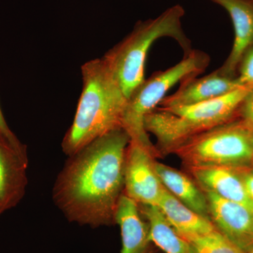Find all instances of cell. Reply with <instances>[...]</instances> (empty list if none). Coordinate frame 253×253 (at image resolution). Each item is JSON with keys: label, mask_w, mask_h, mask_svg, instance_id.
<instances>
[{"label": "cell", "mask_w": 253, "mask_h": 253, "mask_svg": "<svg viewBox=\"0 0 253 253\" xmlns=\"http://www.w3.org/2000/svg\"><path fill=\"white\" fill-rule=\"evenodd\" d=\"M129 141L124 129H116L71 156L54 190L55 202L68 219L94 227L114 222Z\"/></svg>", "instance_id": "obj_1"}, {"label": "cell", "mask_w": 253, "mask_h": 253, "mask_svg": "<svg viewBox=\"0 0 253 253\" xmlns=\"http://www.w3.org/2000/svg\"><path fill=\"white\" fill-rule=\"evenodd\" d=\"M83 91L72 126L62 143L65 154L72 156L98 138L118 129L127 97L104 60L96 59L81 68Z\"/></svg>", "instance_id": "obj_2"}, {"label": "cell", "mask_w": 253, "mask_h": 253, "mask_svg": "<svg viewBox=\"0 0 253 253\" xmlns=\"http://www.w3.org/2000/svg\"><path fill=\"white\" fill-rule=\"evenodd\" d=\"M253 89L240 87L217 99L172 108H156L144 119V128L156 138L160 154H172L195 135L233 121Z\"/></svg>", "instance_id": "obj_3"}, {"label": "cell", "mask_w": 253, "mask_h": 253, "mask_svg": "<svg viewBox=\"0 0 253 253\" xmlns=\"http://www.w3.org/2000/svg\"><path fill=\"white\" fill-rule=\"evenodd\" d=\"M184 14V8L176 4L156 18L138 23L130 34L102 58L126 97L144 81L146 58L155 42L168 37L177 42L184 56L192 51L181 23Z\"/></svg>", "instance_id": "obj_4"}, {"label": "cell", "mask_w": 253, "mask_h": 253, "mask_svg": "<svg viewBox=\"0 0 253 253\" xmlns=\"http://www.w3.org/2000/svg\"><path fill=\"white\" fill-rule=\"evenodd\" d=\"M210 62L209 55L201 50L192 49L175 66L154 73L145 79L127 98L123 129L130 140L156 149L145 129V117L157 108L172 86L186 78L199 76L206 71Z\"/></svg>", "instance_id": "obj_5"}, {"label": "cell", "mask_w": 253, "mask_h": 253, "mask_svg": "<svg viewBox=\"0 0 253 253\" xmlns=\"http://www.w3.org/2000/svg\"><path fill=\"white\" fill-rule=\"evenodd\" d=\"M176 155L188 168L223 166L252 167L251 131L239 121H229L190 138L176 147Z\"/></svg>", "instance_id": "obj_6"}, {"label": "cell", "mask_w": 253, "mask_h": 253, "mask_svg": "<svg viewBox=\"0 0 253 253\" xmlns=\"http://www.w3.org/2000/svg\"><path fill=\"white\" fill-rule=\"evenodd\" d=\"M158 150L149 149L140 143L129 141L124 167V194L141 206H157L164 186L155 169Z\"/></svg>", "instance_id": "obj_7"}, {"label": "cell", "mask_w": 253, "mask_h": 253, "mask_svg": "<svg viewBox=\"0 0 253 253\" xmlns=\"http://www.w3.org/2000/svg\"><path fill=\"white\" fill-rule=\"evenodd\" d=\"M204 191L210 219L216 229L245 253L249 252L253 247V211L211 191Z\"/></svg>", "instance_id": "obj_8"}, {"label": "cell", "mask_w": 253, "mask_h": 253, "mask_svg": "<svg viewBox=\"0 0 253 253\" xmlns=\"http://www.w3.org/2000/svg\"><path fill=\"white\" fill-rule=\"evenodd\" d=\"M178 90L166 96L160 103L163 108L190 106L217 99L241 87L236 76H229L220 68L203 78H186L180 83Z\"/></svg>", "instance_id": "obj_9"}, {"label": "cell", "mask_w": 253, "mask_h": 253, "mask_svg": "<svg viewBox=\"0 0 253 253\" xmlns=\"http://www.w3.org/2000/svg\"><path fill=\"white\" fill-rule=\"evenodd\" d=\"M189 169L204 191H211L222 199L243 205L253 212V201L245 188L239 168L206 166Z\"/></svg>", "instance_id": "obj_10"}, {"label": "cell", "mask_w": 253, "mask_h": 253, "mask_svg": "<svg viewBox=\"0 0 253 253\" xmlns=\"http://www.w3.org/2000/svg\"><path fill=\"white\" fill-rule=\"evenodd\" d=\"M28 163V157L0 134V203L5 210L16 206L24 196Z\"/></svg>", "instance_id": "obj_11"}, {"label": "cell", "mask_w": 253, "mask_h": 253, "mask_svg": "<svg viewBox=\"0 0 253 253\" xmlns=\"http://www.w3.org/2000/svg\"><path fill=\"white\" fill-rule=\"evenodd\" d=\"M229 13L234 25V44L229 57L220 69L226 74L236 76L240 61L253 45V0H211Z\"/></svg>", "instance_id": "obj_12"}, {"label": "cell", "mask_w": 253, "mask_h": 253, "mask_svg": "<svg viewBox=\"0 0 253 253\" xmlns=\"http://www.w3.org/2000/svg\"><path fill=\"white\" fill-rule=\"evenodd\" d=\"M115 221L121 227V253H148L151 241L149 224L141 219L139 207L124 193L118 201Z\"/></svg>", "instance_id": "obj_13"}, {"label": "cell", "mask_w": 253, "mask_h": 253, "mask_svg": "<svg viewBox=\"0 0 253 253\" xmlns=\"http://www.w3.org/2000/svg\"><path fill=\"white\" fill-rule=\"evenodd\" d=\"M154 167L163 185L171 194L198 214L210 219L207 198L196 183L170 166L155 161Z\"/></svg>", "instance_id": "obj_14"}, {"label": "cell", "mask_w": 253, "mask_h": 253, "mask_svg": "<svg viewBox=\"0 0 253 253\" xmlns=\"http://www.w3.org/2000/svg\"><path fill=\"white\" fill-rule=\"evenodd\" d=\"M157 207L179 234H205L217 229L209 218L187 207L166 188Z\"/></svg>", "instance_id": "obj_15"}, {"label": "cell", "mask_w": 253, "mask_h": 253, "mask_svg": "<svg viewBox=\"0 0 253 253\" xmlns=\"http://www.w3.org/2000/svg\"><path fill=\"white\" fill-rule=\"evenodd\" d=\"M139 208L147 219L151 243L165 253H194L187 241L178 234L157 206H141Z\"/></svg>", "instance_id": "obj_16"}, {"label": "cell", "mask_w": 253, "mask_h": 253, "mask_svg": "<svg viewBox=\"0 0 253 253\" xmlns=\"http://www.w3.org/2000/svg\"><path fill=\"white\" fill-rule=\"evenodd\" d=\"M179 235L187 241L194 253H246L217 229L205 234Z\"/></svg>", "instance_id": "obj_17"}, {"label": "cell", "mask_w": 253, "mask_h": 253, "mask_svg": "<svg viewBox=\"0 0 253 253\" xmlns=\"http://www.w3.org/2000/svg\"><path fill=\"white\" fill-rule=\"evenodd\" d=\"M236 81L241 87L253 89V45L246 51L239 65Z\"/></svg>", "instance_id": "obj_18"}, {"label": "cell", "mask_w": 253, "mask_h": 253, "mask_svg": "<svg viewBox=\"0 0 253 253\" xmlns=\"http://www.w3.org/2000/svg\"><path fill=\"white\" fill-rule=\"evenodd\" d=\"M237 115H239L243 126L248 130L253 132V89L249 91L240 106Z\"/></svg>", "instance_id": "obj_19"}, {"label": "cell", "mask_w": 253, "mask_h": 253, "mask_svg": "<svg viewBox=\"0 0 253 253\" xmlns=\"http://www.w3.org/2000/svg\"><path fill=\"white\" fill-rule=\"evenodd\" d=\"M0 134L8 141L13 147L23 156L28 157L27 151H26V146H24L19 140L14 133L8 126L7 123L5 121L4 116H3L2 111L0 107Z\"/></svg>", "instance_id": "obj_20"}, {"label": "cell", "mask_w": 253, "mask_h": 253, "mask_svg": "<svg viewBox=\"0 0 253 253\" xmlns=\"http://www.w3.org/2000/svg\"><path fill=\"white\" fill-rule=\"evenodd\" d=\"M239 172L246 191L253 201V169L252 167L239 168Z\"/></svg>", "instance_id": "obj_21"}, {"label": "cell", "mask_w": 253, "mask_h": 253, "mask_svg": "<svg viewBox=\"0 0 253 253\" xmlns=\"http://www.w3.org/2000/svg\"><path fill=\"white\" fill-rule=\"evenodd\" d=\"M5 211H6V210H5L4 206H3L1 203H0V214H1L3 212H4Z\"/></svg>", "instance_id": "obj_22"}, {"label": "cell", "mask_w": 253, "mask_h": 253, "mask_svg": "<svg viewBox=\"0 0 253 253\" xmlns=\"http://www.w3.org/2000/svg\"><path fill=\"white\" fill-rule=\"evenodd\" d=\"M251 141H252V144L253 146V132H251Z\"/></svg>", "instance_id": "obj_23"}, {"label": "cell", "mask_w": 253, "mask_h": 253, "mask_svg": "<svg viewBox=\"0 0 253 253\" xmlns=\"http://www.w3.org/2000/svg\"><path fill=\"white\" fill-rule=\"evenodd\" d=\"M246 253H253V247L252 248V249H251V250H250V251H249V252H247Z\"/></svg>", "instance_id": "obj_24"}, {"label": "cell", "mask_w": 253, "mask_h": 253, "mask_svg": "<svg viewBox=\"0 0 253 253\" xmlns=\"http://www.w3.org/2000/svg\"><path fill=\"white\" fill-rule=\"evenodd\" d=\"M252 168H253V166H252Z\"/></svg>", "instance_id": "obj_25"}]
</instances>
